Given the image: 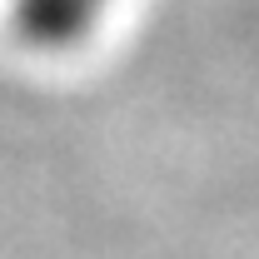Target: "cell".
I'll list each match as a JSON object with an SVG mask.
<instances>
[{
	"label": "cell",
	"mask_w": 259,
	"mask_h": 259,
	"mask_svg": "<svg viewBox=\"0 0 259 259\" xmlns=\"http://www.w3.org/2000/svg\"><path fill=\"white\" fill-rule=\"evenodd\" d=\"M100 5H105V0H20L25 25H30V35H40V40H70V35H80L95 20Z\"/></svg>",
	"instance_id": "obj_1"
}]
</instances>
